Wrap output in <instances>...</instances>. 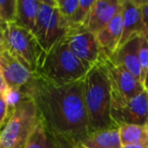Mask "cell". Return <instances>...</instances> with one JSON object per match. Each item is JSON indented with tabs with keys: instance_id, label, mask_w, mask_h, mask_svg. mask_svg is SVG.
I'll return each instance as SVG.
<instances>
[{
	"instance_id": "cell-8",
	"label": "cell",
	"mask_w": 148,
	"mask_h": 148,
	"mask_svg": "<svg viewBox=\"0 0 148 148\" xmlns=\"http://www.w3.org/2000/svg\"><path fill=\"white\" fill-rule=\"evenodd\" d=\"M112 119L121 125H148L147 91L139 93L127 101H112Z\"/></svg>"
},
{
	"instance_id": "cell-5",
	"label": "cell",
	"mask_w": 148,
	"mask_h": 148,
	"mask_svg": "<svg viewBox=\"0 0 148 148\" xmlns=\"http://www.w3.org/2000/svg\"><path fill=\"white\" fill-rule=\"evenodd\" d=\"M1 27L7 50L29 71L37 72L44 51L32 32L15 23Z\"/></svg>"
},
{
	"instance_id": "cell-27",
	"label": "cell",
	"mask_w": 148,
	"mask_h": 148,
	"mask_svg": "<svg viewBox=\"0 0 148 148\" xmlns=\"http://www.w3.org/2000/svg\"><path fill=\"white\" fill-rule=\"evenodd\" d=\"M122 148H148V144H133V145L122 146Z\"/></svg>"
},
{
	"instance_id": "cell-2",
	"label": "cell",
	"mask_w": 148,
	"mask_h": 148,
	"mask_svg": "<svg viewBox=\"0 0 148 148\" xmlns=\"http://www.w3.org/2000/svg\"><path fill=\"white\" fill-rule=\"evenodd\" d=\"M83 97L89 133L119 127L112 119V92L107 70L99 59L83 78Z\"/></svg>"
},
{
	"instance_id": "cell-32",
	"label": "cell",
	"mask_w": 148,
	"mask_h": 148,
	"mask_svg": "<svg viewBox=\"0 0 148 148\" xmlns=\"http://www.w3.org/2000/svg\"><path fill=\"white\" fill-rule=\"evenodd\" d=\"M146 91H147V97H148V90H146ZM148 126V125H147Z\"/></svg>"
},
{
	"instance_id": "cell-1",
	"label": "cell",
	"mask_w": 148,
	"mask_h": 148,
	"mask_svg": "<svg viewBox=\"0 0 148 148\" xmlns=\"http://www.w3.org/2000/svg\"><path fill=\"white\" fill-rule=\"evenodd\" d=\"M27 90L35 101L38 117L44 127L61 145L75 148L88 136L83 79L59 84L35 72Z\"/></svg>"
},
{
	"instance_id": "cell-28",
	"label": "cell",
	"mask_w": 148,
	"mask_h": 148,
	"mask_svg": "<svg viewBox=\"0 0 148 148\" xmlns=\"http://www.w3.org/2000/svg\"><path fill=\"white\" fill-rule=\"evenodd\" d=\"M5 89H6V85H5L2 74H1V71H0V90H5Z\"/></svg>"
},
{
	"instance_id": "cell-10",
	"label": "cell",
	"mask_w": 148,
	"mask_h": 148,
	"mask_svg": "<svg viewBox=\"0 0 148 148\" xmlns=\"http://www.w3.org/2000/svg\"><path fill=\"white\" fill-rule=\"evenodd\" d=\"M122 0H95L83 27L95 35L101 32L121 8Z\"/></svg>"
},
{
	"instance_id": "cell-7",
	"label": "cell",
	"mask_w": 148,
	"mask_h": 148,
	"mask_svg": "<svg viewBox=\"0 0 148 148\" xmlns=\"http://www.w3.org/2000/svg\"><path fill=\"white\" fill-rule=\"evenodd\" d=\"M64 39L74 55L88 70L99 61L103 55L97 35L89 32L83 25L70 27L64 36Z\"/></svg>"
},
{
	"instance_id": "cell-16",
	"label": "cell",
	"mask_w": 148,
	"mask_h": 148,
	"mask_svg": "<svg viewBox=\"0 0 148 148\" xmlns=\"http://www.w3.org/2000/svg\"><path fill=\"white\" fill-rule=\"evenodd\" d=\"M39 5L38 0H17L15 25L33 32Z\"/></svg>"
},
{
	"instance_id": "cell-18",
	"label": "cell",
	"mask_w": 148,
	"mask_h": 148,
	"mask_svg": "<svg viewBox=\"0 0 148 148\" xmlns=\"http://www.w3.org/2000/svg\"><path fill=\"white\" fill-rule=\"evenodd\" d=\"M68 29L69 27L67 21L61 16L57 7H55L51 17V21H50L49 29H48L44 53H47L56 43H58L66 35Z\"/></svg>"
},
{
	"instance_id": "cell-15",
	"label": "cell",
	"mask_w": 148,
	"mask_h": 148,
	"mask_svg": "<svg viewBox=\"0 0 148 148\" xmlns=\"http://www.w3.org/2000/svg\"><path fill=\"white\" fill-rule=\"evenodd\" d=\"M79 145L86 148H122L119 127L91 132Z\"/></svg>"
},
{
	"instance_id": "cell-31",
	"label": "cell",
	"mask_w": 148,
	"mask_h": 148,
	"mask_svg": "<svg viewBox=\"0 0 148 148\" xmlns=\"http://www.w3.org/2000/svg\"><path fill=\"white\" fill-rule=\"evenodd\" d=\"M0 148H3V147H2V145H1V144H0Z\"/></svg>"
},
{
	"instance_id": "cell-9",
	"label": "cell",
	"mask_w": 148,
	"mask_h": 148,
	"mask_svg": "<svg viewBox=\"0 0 148 148\" xmlns=\"http://www.w3.org/2000/svg\"><path fill=\"white\" fill-rule=\"evenodd\" d=\"M0 71L6 88L21 89L32 81L34 73L23 65L8 50L0 53Z\"/></svg>"
},
{
	"instance_id": "cell-6",
	"label": "cell",
	"mask_w": 148,
	"mask_h": 148,
	"mask_svg": "<svg viewBox=\"0 0 148 148\" xmlns=\"http://www.w3.org/2000/svg\"><path fill=\"white\" fill-rule=\"evenodd\" d=\"M111 84L112 101H127L145 90L143 84L122 66L113 63L103 53L101 57Z\"/></svg>"
},
{
	"instance_id": "cell-23",
	"label": "cell",
	"mask_w": 148,
	"mask_h": 148,
	"mask_svg": "<svg viewBox=\"0 0 148 148\" xmlns=\"http://www.w3.org/2000/svg\"><path fill=\"white\" fill-rule=\"evenodd\" d=\"M138 57H139V64L140 69H141V82L143 84L145 81L146 75L148 73V39L145 36L140 37Z\"/></svg>"
},
{
	"instance_id": "cell-21",
	"label": "cell",
	"mask_w": 148,
	"mask_h": 148,
	"mask_svg": "<svg viewBox=\"0 0 148 148\" xmlns=\"http://www.w3.org/2000/svg\"><path fill=\"white\" fill-rule=\"evenodd\" d=\"M93 3H95V0H79L78 7H77L76 11H75L71 21H70L69 29L72 27H81L84 25Z\"/></svg>"
},
{
	"instance_id": "cell-14",
	"label": "cell",
	"mask_w": 148,
	"mask_h": 148,
	"mask_svg": "<svg viewBox=\"0 0 148 148\" xmlns=\"http://www.w3.org/2000/svg\"><path fill=\"white\" fill-rule=\"evenodd\" d=\"M55 7L56 0H40L37 18H36L35 27L32 34L35 36L36 40L40 44L43 51H45L48 29H49L50 21H51V17Z\"/></svg>"
},
{
	"instance_id": "cell-19",
	"label": "cell",
	"mask_w": 148,
	"mask_h": 148,
	"mask_svg": "<svg viewBox=\"0 0 148 148\" xmlns=\"http://www.w3.org/2000/svg\"><path fill=\"white\" fill-rule=\"evenodd\" d=\"M119 133L122 146L148 144V126L121 125Z\"/></svg>"
},
{
	"instance_id": "cell-24",
	"label": "cell",
	"mask_w": 148,
	"mask_h": 148,
	"mask_svg": "<svg viewBox=\"0 0 148 148\" xmlns=\"http://www.w3.org/2000/svg\"><path fill=\"white\" fill-rule=\"evenodd\" d=\"M9 114H10V111H9L8 103H7L4 95V90H0V129H2L3 126L7 122Z\"/></svg>"
},
{
	"instance_id": "cell-13",
	"label": "cell",
	"mask_w": 148,
	"mask_h": 148,
	"mask_svg": "<svg viewBox=\"0 0 148 148\" xmlns=\"http://www.w3.org/2000/svg\"><path fill=\"white\" fill-rule=\"evenodd\" d=\"M123 34V19H122V5L121 8L114 16L111 23L101 32L97 35V39L101 51L105 55L111 56L119 48Z\"/></svg>"
},
{
	"instance_id": "cell-30",
	"label": "cell",
	"mask_w": 148,
	"mask_h": 148,
	"mask_svg": "<svg viewBox=\"0 0 148 148\" xmlns=\"http://www.w3.org/2000/svg\"><path fill=\"white\" fill-rule=\"evenodd\" d=\"M75 148H86V147H84V146H82V145H78L77 147H75Z\"/></svg>"
},
{
	"instance_id": "cell-29",
	"label": "cell",
	"mask_w": 148,
	"mask_h": 148,
	"mask_svg": "<svg viewBox=\"0 0 148 148\" xmlns=\"http://www.w3.org/2000/svg\"><path fill=\"white\" fill-rule=\"evenodd\" d=\"M143 85H144L145 90H148V73H147V75H146V78H145V81H144Z\"/></svg>"
},
{
	"instance_id": "cell-12",
	"label": "cell",
	"mask_w": 148,
	"mask_h": 148,
	"mask_svg": "<svg viewBox=\"0 0 148 148\" xmlns=\"http://www.w3.org/2000/svg\"><path fill=\"white\" fill-rule=\"evenodd\" d=\"M140 37L141 36L133 37L125 44L120 46L113 55L108 56V57L113 63L125 68L130 73L133 74L136 78L141 81V69H140L139 57H138Z\"/></svg>"
},
{
	"instance_id": "cell-3",
	"label": "cell",
	"mask_w": 148,
	"mask_h": 148,
	"mask_svg": "<svg viewBox=\"0 0 148 148\" xmlns=\"http://www.w3.org/2000/svg\"><path fill=\"white\" fill-rule=\"evenodd\" d=\"M87 69L70 50L64 37L41 58L37 72L59 84H69L82 80Z\"/></svg>"
},
{
	"instance_id": "cell-17",
	"label": "cell",
	"mask_w": 148,
	"mask_h": 148,
	"mask_svg": "<svg viewBox=\"0 0 148 148\" xmlns=\"http://www.w3.org/2000/svg\"><path fill=\"white\" fill-rule=\"evenodd\" d=\"M23 148H66L59 143L54 137H52L41 120H38L35 129L27 138Z\"/></svg>"
},
{
	"instance_id": "cell-26",
	"label": "cell",
	"mask_w": 148,
	"mask_h": 148,
	"mask_svg": "<svg viewBox=\"0 0 148 148\" xmlns=\"http://www.w3.org/2000/svg\"><path fill=\"white\" fill-rule=\"evenodd\" d=\"M5 50H7L6 44H5V39H4V36H3L2 27H0V53L4 52Z\"/></svg>"
},
{
	"instance_id": "cell-33",
	"label": "cell",
	"mask_w": 148,
	"mask_h": 148,
	"mask_svg": "<svg viewBox=\"0 0 148 148\" xmlns=\"http://www.w3.org/2000/svg\"><path fill=\"white\" fill-rule=\"evenodd\" d=\"M0 131H1V129H0Z\"/></svg>"
},
{
	"instance_id": "cell-22",
	"label": "cell",
	"mask_w": 148,
	"mask_h": 148,
	"mask_svg": "<svg viewBox=\"0 0 148 148\" xmlns=\"http://www.w3.org/2000/svg\"><path fill=\"white\" fill-rule=\"evenodd\" d=\"M78 4L79 0H56V7L61 16L67 21L68 27L78 7Z\"/></svg>"
},
{
	"instance_id": "cell-25",
	"label": "cell",
	"mask_w": 148,
	"mask_h": 148,
	"mask_svg": "<svg viewBox=\"0 0 148 148\" xmlns=\"http://www.w3.org/2000/svg\"><path fill=\"white\" fill-rule=\"evenodd\" d=\"M140 4H141L142 19L145 29V37L148 39V1H140Z\"/></svg>"
},
{
	"instance_id": "cell-4",
	"label": "cell",
	"mask_w": 148,
	"mask_h": 148,
	"mask_svg": "<svg viewBox=\"0 0 148 148\" xmlns=\"http://www.w3.org/2000/svg\"><path fill=\"white\" fill-rule=\"evenodd\" d=\"M38 120L34 99L32 97L23 99L11 111L7 122L0 131V144L3 148H23Z\"/></svg>"
},
{
	"instance_id": "cell-11",
	"label": "cell",
	"mask_w": 148,
	"mask_h": 148,
	"mask_svg": "<svg viewBox=\"0 0 148 148\" xmlns=\"http://www.w3.org/2000/svg\"><path fill=\"white\" fill-rule=\"evenodd\" d=\"M122 19H123V34L119 47L133 37L145 36L140 1L122 0Z\"/></svg>"
},
{
	"instance_id": "cell-20",
	"label": "cell",
	"mask_w": 148,
	"mask_h": 148,
	"mask_svg": "<svg viewBox=\"0 0 148 148\" xmlns=\"http://www.w3.org/2000/svg\"><path fill=\"white\" fill-rule=\"evenodd\" d=\"M17 0H0V27L14 23Z\"/></svg>"
}]
</instances>
